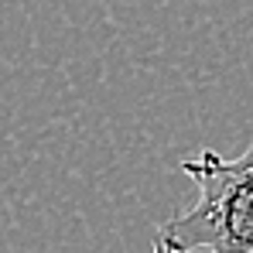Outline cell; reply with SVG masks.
<instances>
[{
    "label": "cell",
    "mask_w": 253,
    "mask_h": 253,
    "mask_svg": "<svg viewBox=\"0 0 253 253\" xmlns=\"http://www.w3.org/2000/svg\"><path fill=\"white\" fill-rule=\"evenodd\" d=\"M199 199L154 233V253H253V140L240 158L199 151L181 161Z\"/></svg>",
    "instance_id": "cell-1"
}]
</instances>
